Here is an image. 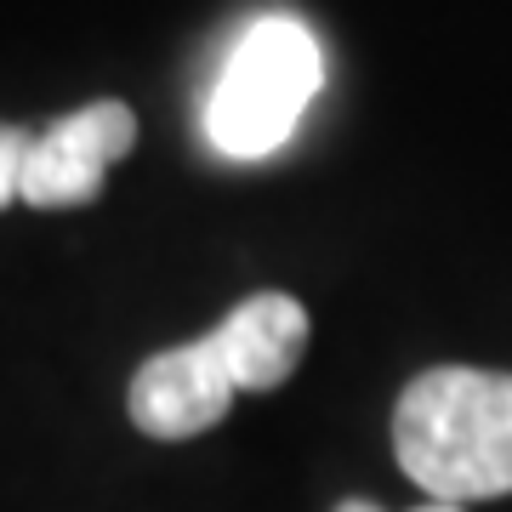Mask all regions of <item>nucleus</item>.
I'll use <instances>...</instances> for the list:
<instances>
[{"mask_svg": "<svg viewBox=\"0 0 512 512\" xmlns=\"http://www.w3.org/2000/svg\"><path fill=\"white\" fill-rule=\"evenodd\" d=\"M393 450L433 501L512 495V370H421L393 410Z\"/></svg>", "mask_w": 512, "mask_h": 512, "instance_id": "1", "label": "nucleus"}, {"mask_svg": "<svg viewBox=\"0 0 512 512\" xmlns=\"http://www.w3.org/2000/svg\"><path fill=\"white\" fill-rule=\"evenodd\" d=\"M319 80H325V57H319V40L308 35V23L256 18L211 86L205 137L228 160H262L296 131Z\"/></svg>", "mask_w": 512, "mask_h": 512, "instance_id": "2", "label": "nucleus"}, {"mask_svg": "<svg viewBox=\"0 0 512 512\" xmlns=\"http://www.w3.org/2000/svg\"><path fill=\"white\" fill-rule=\"evenodd\" d=\"M234 393V365L211 330L188 348H165L143 359V370L131 376V421L148 439H194L228 416Z\"/></svg>", "mask_w": 512, "mask_h": 512, "instance_id": "4", "label": "nucleus"}, {"mask_svg": "<svg viewBox=\"0 0 512 512\" xmlns=\"http://www.w3.org/2000/svg\"><path fill=\"white\" fill-rule=\"evenodd\" d=\"M35 131L23 126H0V211L12 200H23V160H29Z\"/></svg>", "mask_w": 512, "mask_h": 512, "instance_id": "6", "label": "nucleus"}, {"mask_svg": "<svg viewBox=\"0 0 512 512\" xmlns=\"http://www.w3.org/2000/svg\"><path fill=\"white\" fill-rule=\"evenodd\" d=\"M336 512H376V507H370V501H342ZM421 512H461V507H450V501H427Z\"/></svg>", "mask_w": 512, "mask_h": 512, "instance_id": "7", "label": "nucleus"}, {"mask_svg": "<svg viewBox=\"0 0 512 512\" xmlns=\"http://www.w3.org/2000/svg\"><path fill=\"white\" fill-rule=\"evenodd\" d=\"M137 143V114L126 103H86V109L52 120L35 131L29 160H23V200L40 211H69V205H92L103 194V177L120 154Z\"/></svg>", "mask_w": 512, "mask_h": 512, "instance_id": "3", "label": "nucleus"}, {"mask_svg": "<svg viewBox=\"0 0 512 512\" xmlns=\"http://www.w3.org/2000/svg\"><path fill=\"white\" fill-rule=\"evenodd\" d=\"M217 342L234 365L239 393H268V387L291 382V370L302 365L308 348V313L285 291L245 296L228 319L217 325Z\"/></svg>", "mask_w": 512, "mask_h": 512, "instance_id": "5", "label": "nucleus"}]
</instances>
